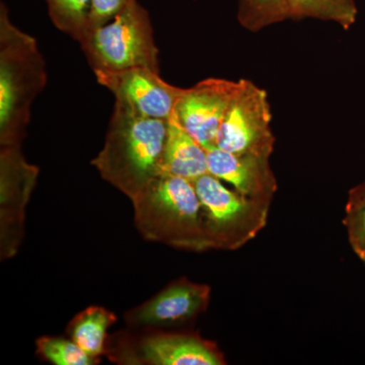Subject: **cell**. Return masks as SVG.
<instances>
[{
	"label": "cell",
	"mask_w": 365,
	"mask_h": 365,
	"mask_svg": "<svg viewBox=\"0 0 365 365\" xmlns=\"http://www.w3.org/2000/svg\"><path fill=\"white\" fill-rule=\"evenodd\" d=\"M271 119L267 91L248 79H241L216 136V148L270 158L275 143Z\"/></svg>",
	"instance_id": "obj_6"
},
{
	"label": "cell",
	"mask_w": 365,
	"mask_h": 365,
	"mask_svg": "<svg viewBox=\"0 0 365 365\" xmlns=\"http://www.w3.org/2000/svg\"><path fill=\"white\" fill-rule=\"evenodd\" d=\"M37 40L14 25L0 4V148L21 146L36 98L47 86Z\"/></svg>",
	"instance_id": "obj_2"
},
{
	"label": "cell",
	"mask_w": 365,
	"mask_h": 365,
	"mask_svg": "<svg viewBox=\"0 0 365 365\" xmlns=\"http://www.w3.org/2000/svg\"><path fill=\"white\" fill-rule=\"evenodd\" d=\"M79 44L93 72L132 68L160 72V50L150 14L137 0L105 26L86 33Z\"/></svg>",
	"instance_id": "obj_4"
},
{
	"label": "cell",
	"mask_w": 365,
	"mask_h": 365,
	"mask_svg": "<svg viewBox=\"0 0 365 365\" xmlns=\"http://www.w3.org/2000/svg\"><path fill=\"white\" fill-rule=\"evenodd\" d=\"M132 1L134 0H93L88 32L109 23Z\"/></svg>",
	"instance_id": "obj_20"
},
{
	"label": "cell",
	"mask_w": 365,
	"mask_h": 365,
	"mask_svg": "<svg viewBox=\"0 0 365 365\" xmlns=\"http://www.w3.org/2000/svg\"><path fill=\"white\" fill-rule=\"evenodd\" d=\"M365 199V181L349 192L348 201H359Z\"/></svg>",
	"instance_id": "obj_21"
},
{
	"label": "cell",
	"mask_w": 365,
	"mask_h": 365,
	"mask_svg": "<svg viewBox=\"0 0 365 365\" xmlns=\"http://www.w3.org/2000/svg\"><path fill=\"white\" fill-rule=\"evenodd\" d=\"M207 173V150L182 128L173 113L169 119L162 174L173 175L194 182Z\"/></svg>",
	"instance_id": "obj_13"
},
{
	"label": "cell",
	"mask_w": 365,
	"mask_h": 365,
	"mask_svg": "<svg viewBox=\"0 0 365 365\" xmlns=\"http://www.w3.org/2000/svg\"><path fill=\"white\" fill-rule=\"evenodd\" d=\"M169 120L129 114L114 108L104 146L91 165L130 200L162 174Z\"/></svg>",
	"instance_id": "obj_1"
},
{
	"label": "cell",
	"mask_w": 365,
	"mask_h": 365,
	"mask_svg": "<svg viewBox=\"0 0 365 365\" xmlns=\"http://www.w3.org/2000/svg\"><path fill=\"white\" fill-rule=\"evenodd\" d=\"M287 16L292 20L318 19L334 21L349 30L357 18L354 0H287Z\"/></svg>",
	"instance_id": "obj_15"
},
{
	"label": "cell",
	"mask_w": 365,
	"mask_h": 365,
	"mask_svg": "<svg viewBox=\"0 0 365 365\" xmlns=\"http://www.w3.org/2000/svg\"><path fill=\"white\" fill-rule=\"evenodd\" d=\"M131 364L222 365L217 346L194 334L155 333L138 340L136 350L125 360Z\"/></svg>",
	"instance_id": "obj_11"
},
{
	"label": "cell",
	"mask_w": 365,
	"mask_h": 365,
	"mask_svg": "<svg viewBox=\"0 0 365 365\" xmlns=\"http://www.w3.org/2000/svg\"><path fill=\"white\" fill-rule=\"evenodd\" d=\"M132 203L135 227L148 241L194 252L210 250L202 204L193 182L160 174Z\"/></svg>",
	"instance_id": "obj_3"
},
{
	"label": "cell",
	"mask_w": 365,
	"mask_h": 365,
	"mask_svg": "<svg viewBox=\"0 0 365 365\" xmlns=\"http://www.w3.org/2000/svg\"><path fill=\"white\" fill-rule=\"evenodd\" d=\"M210 287L180 279L158 292L153 299L125 314L134 327H170L193 319L207 309Z\"/></svg>",
	"instance_id": "obj_10"
},
{
	"label": "cell",
	"mask_w": 365,
	"mask_h": 365,
	"mask_svg": "<svg viewBox=\"0 0 365 365\" xmlns=\"http://www.w3.org/2000/svg\"><path fill=\"white\" fill-rule=\"evenodd\" d=\"M269 158L228 153L215 146L207 150L208 173L230 184L242 195L271 203L277 190V182Z\"/></svg>",
	"instance_id": "obj_12"
},
{
	"label": "cell",
	"mask_w": 365,
	"mask_h": 365,
	"mask_svg": "<svg viewBox=\"0 0 365 365\" xmlns=\"http://www.w3.org/2000/svg\"><path fill=\"white\" fill-rule=\"evenodd\" d=\"M343 222L353 252L365 263V199L347 201Z\"/></svg>",
	"instance_id": "obj_19"
},
{
	"label": "cell",
	"mask_w": 365,
	"mask_h": 365,
	"mask_svg": "<svg viewBox=\"0 0 365 365\" xmlns=\"http://www.w3.org/2000/svg\"><path fill=\"white\" fill-rule=\"evenodd\" d=\"M48 14L61 32L81 42L88 32L93 0H45Z\"/></svg>",
	"instance_id": "obj_16"
},
{
	"label": "cell",
	"mask_w": 365,
	"mask_h": 365,
	"mask_svg": "<svg viewBox=\"0 0 365 365\" xmlns=\"http://www.w3.org/2000/svg\"><path fill=\"white\" fill-rule=\"evenodd\" d=\"M117 318L105 307L93 306L71 319L67 333L71 339L88 356L100 360L107 347V331L116 323Z\"/></svg>",
	"instance_id": "obj_14"
},
{
	"label": "cell",
	"mask_w": 365,
	"mask_h": 365,
	"mask_svg": "<svg viewBox=\"0 0 365 365\" xmlns=\"http://www.w3.org/2000/svg\"><path fill=\"white\" fill-rule=\"evenodd\" d=\"M237 19L251 32L287 20V0H239Z\"/></svg>",
	"instance_id": "obj_17"
},
{
	"label": "cell",
	"mask_w": 365,
	"mask_h": 365,
	"mask_svg": "<svg viewBox=\"0 0 365 365\" xmlns=\"http://www.w3.org/2000/svg\"><path fill=\"white\" fill-rule=\"evenodd\" d=\"M21 148H0L1 256L6 259L19 248L26 206L39 176V169L26 162Z\"/></svg>",
	"instance_id": "obj_8"
},
{
	"label": "cell",
	"mask_w": 365,
	"mask_h": 365,
	"mask_svg": "<svg viewBox=\"0 0 365 365\" xmlns=\"http://www.w3.org/2000/svg\"><path fill=\"white\" fill-rule=\"evenodd\" d=\"M193 184L202 204L210 249L242 248L266 227L270 202L242 195L209 173Z\"/></svg>",
	"instance_id": "obj_5"
},
{
	"label": "cell",
	"mask_w": 365,
	"mask_h": 365,
	"mask_svg": "<svg viewBox=\"0 0 365 365\" xmlns=\"http://www.w3.org/2000/svg\"><path fill=\"white\" fill-rule=\"evenodd\" d=\"M93 73L98 83L115 96L116 109L138 117L169 120L185 91L148 68Z\"/></svg>",
	"instance_id": "obj_7"
},
{
	"label": "cell",
	"mask_w": 365,
	"mask_h": 365,
	"mask_svg": "<svg viewBox=\"0 0 365 365\" xmlns=\"http://www.w3.org/2000/svg\"><path fill=\"white\" fill-rule=\"evenodd\" d=\"M240 88V81L207 78L185 88L174 114L190 135L206 150L216 146L220 130L230 103Z\"/></svg>",
	"instance_id": "obj_9"
},
{
	"label": "cell",
	"mask_w": 365,
	"mask_h": 365,
	"mask_svg": "<svg viewBox=\"0 0 365 365\" xmlns=\"http://www.w3.org/2000/svg\"><path fill=\"white\" fill-rule=\"evenodd\" d=\"M37 354L55 365H95L100 360L88 356L73 341L44 336L36 342Z\"/></svg>",
	"instance_id": "obj_18"
}]
</instances>
